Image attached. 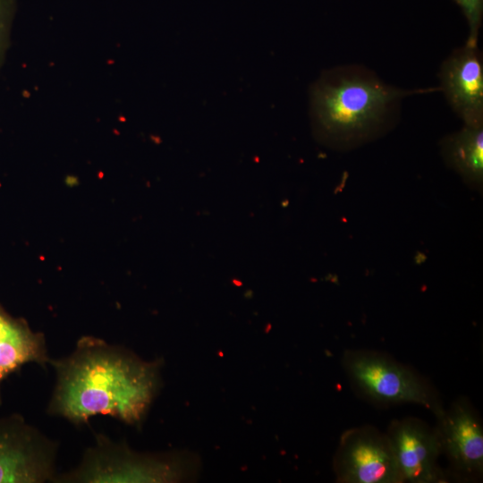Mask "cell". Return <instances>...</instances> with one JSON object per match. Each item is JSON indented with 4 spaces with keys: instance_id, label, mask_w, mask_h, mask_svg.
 I'll use <instances>...</instances> for the list:
<instances>
[{
    "instance_id": "cell-7",
    "label": "cell",
    "mask_w": 483,
    "mask_h": 483,
    "mask_svg": "<svg viewBox=\"0 0 483 483\" xmlns=\"http://www.w3.org/2000/svg\"><path fill=\"white\" fill-rule=\"evenodd\" d=\"M386 435L403 482L446 481L437 462L442 454V447L436 428L417 418L409 417L392 420Z\"/></svg>"
},
{
    "instance_id": "cell-2",
    "label": "cell",
    "mask_w": 483,
    "mask_h": 483,
    "mask_svg": "<svg viewBox=\"0 0 483 483\" xmlns=\"http://www.w3.org/2000/svg\"><path fill=\"white\" fill-rule=\"evenodd\" d=\"M411 93L414 91L395 89L370 75H327L313 88V118L329 139L359 140L384 121L393 104Z\"/></svg>"
},
{
    "instance_id": "cell-4",
    "label": "cell",
    "mask_w": 483,
    "mask_h": 483,
    "mask_svg": "<svg viewBox=\"0 0 483 483\" xmlns=\"http://www.w3.org/2000/svg\"><path fill=\"white\" fill-rule=\"evenodd\" d=\"M343 365L352 383L370 400L384 404H419L430 410L436 418L445 410L427 380L385 354L346 351Z\"/></svg>"
},
{
    "instance_id": "cell-3",
    "label": "cell",
    "mask_w": 483,
    "mask_h": 483,
    "mask_svg": "<svg viewBox=\"0 0 483 483\" xmlns=\"http://www.w3.org/2000/svg\"><path fill=\"white\" fill-rule=\"evenodd\" d=\"M95 439L80 463L53 482H182L195 479L200 469L199 458L191 452L140 453L105 435Z\"/></svg>"
},
{
    "instance_id": "cell-11",
    "label": "cell",
    "mask_w": 483,
    "mask_h": 483,
    "mask_svg": "<svg viewBox=\"0 0 483 483\" xmlns=\"http://www.w3.org/2000/svg\"><path fill=\"white\" fill-rule=\"evenodd\" d=\"M446 163L473 187L482 186L483 125H465L446 137L442 145Z\"/></svg>"
},
{
    "instance_id": "cell-12",
    "label": "cell",
    "mask_w": 483,
    "mask_h": 483,
    "mask_svg": "<svg viewBox=\"0 0 483 483\" xmlns=\"http://www.w3.org/2000/svg\"><path fill=\"white\" fill-rule=\"evenodd\" d=\"M14 13L15 0H0V70L10 47Z\"/></svg>"
},
{
    "instance_id": "cell-10",
    "label": "cell",
    "mask_w": 483,
    "mask_h": 483,
    "mask_svg": "<svg viewBox=\"0 0 483 483\" xmlns=\"http://www.w3.org/2000/svg\"><path fill=\"white\" fill-rule=\"evenodd\" d=\"M42 333L33 332L24 318H14L0 303V385L28 363L49 364Z\"/></svg>"
},
{
    "instance_id": "cell-13",
    "label": "cell",
    "mask_w": 483,
    "mask_h": 483,
    "mask_svg": "<svg viewBox=\"0 0 483 483\" xmlns=\"http://www.w3.org/2000/svg\"><path fill=\"white\" fill-rule=\"evenodd\" d=\"M461 7L469 25L467 43L478 45L479 31L482 22L483 0H454Z\"/></svg>"
},
{
    "instance_id": "cell-9",
    "label": "cell",
    "mask_w": 483,
    "mask_h": 483,
    "mask_svg": "<svg viewBox=\"0 0 483 483\" xmlns=\"http://www.w3.org/2000/svg\"><path fill=\"white\" fill-rule=\"evenodd\" d=\"M441 89L465 125H483V66L478 45L467 43L443 63Z\"/></svg>"
},
{
    "instance_id": "cell-5",
    "label": "cell",
    "mask_w": 483,
    "mask_h": 483,
    "mask_svg": "<svg viewBox=\"0 0 483 483\" xmlns=\"http://www.w3.org/2000/svg\"><path fill=\"white\" fill-rule=\"evenodd\" d=\"M57 445L20 414L0 417V483L54 481Z\"/></svg>"
},
{
    "instance_id": "cell-1",
    "label": "cell",
    "mask_w": 483,
    "mask_h": 483,
    "mask_svg": "<svg viewBox=\"0 0 483 483\" xmlns=\"http://www.w3.org/2000/svg\"><path fill=\"white\" fill-rule=\"evenodd\" d=\"M49 365L56 382L47 411L75 425L96 415L140 425L161 387V360L145 361L92 335L81 336L70 355Z\"/></svg>"
},
{
    "instance_id": "cell-8",
    "label": "cell",
    "mask_w": 483,
    "mask_h": 483,
    "mask_svg": "<svg viewBox=\"0 0 483 483\" xmlns=\"http://www.w3.org/2000/svg\"><path fill=\"white\" fill-rule=\"evenodd\" d=\"M442 453L453 470L467 477L483 472V428L479 415L466 399L455 401L436 418Z\"/></svg>"
},
{
    "instance_id": "cell-6",
    "label": "cell",
    "mask_w": 483,
    "mask_h": 483,
    "mask_svg": "<svg viewBox=\"0 0 483 483\" xmlns=\"http://www.w3.org/2000/svg\"><path fill=\"white\" fill-rule=\"evenodd\" d=\"M333 467L337 482H403L386 433L369 425L342 434Z\"/></svg>"
}]
</instances>
